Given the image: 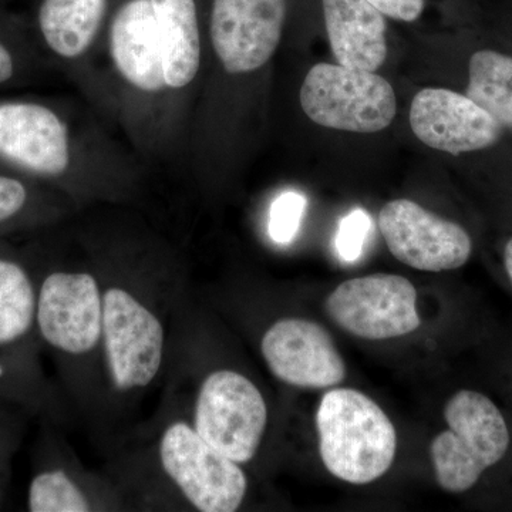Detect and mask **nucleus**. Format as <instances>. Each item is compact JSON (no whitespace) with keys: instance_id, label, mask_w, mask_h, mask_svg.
<instances>
[{"instance_id":"dca6fc26","label":"nucleus","mask_w":512,"mask_h":512,"mask_svg":"<svg viewBox=\"0 0 512 512\" xmlns=\"http://www.w3.org/2000/svg\"><path fill=\"white\" fill-rule=\"evenodd\" d=\"M30 512L127 511L126 498L106 473L87 471L74 456L62 454L30 480Z\"/></svg>"},{"instance_id":"9d476101","label":"nucleus","mask_w":512,"mask_h":512,"mask_svg":"<svg viewBox=\"0 0 512 512\" xmlns=\"http://www.w3.org/2000/svg\"><path fill=\"white\" fill-rule=\"evenodd\" d=\"M286 20V0H212L208 46L218 69L248 76L271 62Z\"/></svg>"},{"instance_id":"a211bd4d","label":"nucleus","mask_w":512,"mask_h":512,"mask_svg":"<svg viewBox=\"0 0 512 512\" xmlns=\"http://www.w3.org/2000/svg\"><path fill=\"white\" fill-rule=\"evenodd\" d=\"M466 96L512 130V57L494 50L474 53L468 66Z\"/></svg>"},{"instance_id":"20e7f679","label":"nucleus","mask_w":512,"mask_h":512,"mask_svg":"<svg viewBox=\"0 0 512 512\" xmlns=\"http://www.w3.org/2000/svg\"><path fill=\"white\" fill-rule=\"evenodd\" d=\"M36 284L37 333L55 360L64 394L79 416L110 431L103 289L82 235L77 234L76 256L53 265Z\"/></svg>"},{"instance_id":"39448f33","label":"nucleus","mask_w":512,"mask_h":512,"mask_svg":"<svg viewBox=\"0 0 512 512\" xmlns=\"http://www.w3.org/2000/svg\"><path fill=\"white\" fill-rule=\"evenodd\" d=\"M165 382L210 446L242 467L258 457L269 427V407L254 380L231 367L194 372L173 357Z\"/></svg>"},{"instance_id":"5701e85b","label":"nucleus","mask_w":512,"mask_h":512,"mask_svg":"<svg viewBox=\"0 0 512 512\" xmlns=\"http://www.w3.org/2000/svg\"><path fill=\"white\" fill-rule=\"evenodd\" d=\"M15 74V59L9 47L0 42V84L9 82Z\"/></svg>"},{"instance_id":"9b49d317","label":"nucleus","mask_w":512,"mask_h":512,"mask_svg":"<svg viewBox=\"0 0 512 512\" xmlns=\"http://www.w3.org/2000/svg\"><path fill=\"white\" fill-rule=\"evenodd\" d=\"M325 306L340 329L359 339L400 338L421 326L416 288L400 275L349 279L330 293Z\"/></svg>"},{"instance_id":"423d86ee","label":"nucleus","mask_w":512,"mask_h":512,"mask_svg":"<svg viewBox=\"0 0 512 512\" xmlns=\"http://www.w3.org/2000/svg\"><path fill=\"white\" fill-rule=\"evenodd\" d=\"M316 430L322 463L345 483H373L392 467L396 429L382 407L359 390L333 389L323 394Z\"/></svg>"},{"instance_id":"2eb2a0df","label":"nucleus","mask_w":512,"mask_h":512,"mask_svg":"<svg viewBox=\"0 0 512 512\" xmlns=\"http://www.w3.org/2000/svg\"><path fill=\"white\" fill-rule=\"evenodd\" d=\"M107 13L109 0H42L37 12L47 49L76 67L77 79L86 92L109 23Z\"/></svg>"},{"instance_id":"aec40b11","label":"nucleus","mask_w":512,"mask_h":512,"mask_svg":"<svg viewBox=\"0 0 512 512\" xmlns=\"http://www.w3.org/2000/svg\"><path fill=\"white\" fill-rule=\"evenodd\" d=\"M372 220L366 211L353 210L340 221L336 235V249L340 258L345 262H355L362 255L367 235H369Z\"/></svg>"},{"instance_id":"6ab92c4d","label":"nucleus","mask_w":512,"mask_h":512,"mask_svg":"<svg viewBox=\"0 0 512 512\" xmlns=\"http://www.w3.org/2000/svg\"><path fill=\"white\" fill-rule=\"evenodd\" d=\"M306 198L298 192H285L276 198L269 217V235L279 245H289L298 235Z\"/></svg>"},{"instance_id":"f8f14e48","label":"nucleus","mask_w":512,"mask_h":512,"mask_svg":"<svg viewBox=\"0 0 512 512\" xmlns=\"http://www.w3.org/2000/svg\"><path fill=\"white\" fill-rule=\"evenodd\" d=\"M379 229L394 258L417 271H453L473 252L466 229L406 198L384 205Z\"/></svg>"},{"instance_id":"1a4fd4ad","label":"nucleus","mask_w":512,"mask_h":512,"mask_svg":"<svg viewBox=\"0 0 512 512\" xmlns=\"http://www.w3.org/2000/svg\"><path fill=\"white\" fill-rule=\"evenodd\" d=\"M302 110L318 126L350 133H379L397 113L392 84L375 72L319 63L303 80Z\"/></svg>"},{"instance_id":"393cba45","label":"nucleus","mask_w":512,"mask_h":512,"mask_svg":"<svg viewBox=\"0 0 512 512\" xmlns=\"http://www.w3.org/2000/svg\"><path fill=\"white\" fill-rule=\"evenodd\" d=\"M0 399H6V400H9V399H8V397L3 396V394H2V393H0ZM10 402H12V400H10ZM12 403H13V402H12Z\"/></svg>"},{"instance_id":"0eeeda50","label":"nucleus","mask_w":512,"mask_h":512,"mask_svg":"<svg viewBox=\"0 0 512 512\" xmlns=\"http://www.w3.org/2000/svg\"><path fill=\"white\" fill-rule=\"evenodd\" d=\"M36 309L35 276L20 262L0 256V393L63 421L66 407L40 366Z\"/></svg>"},{"instance_id":"f3484780","label":"nucleus","mask_w":512,"mask_h":512,"mask_svg":"<svg viewBox=\"0 0 512 512\" xmlns=\"http://www.w3.org/2000/svg\"><path fill=\"white\" fill-rule=\"evenodd\" d=\"M330 47L340 66L377 72L387 57L384 15L367 0H322Z\"/></svg>"},{"instance_id":"f03ea898","label":"nucleus","mask_w":512,"mask_h":512,"mask_svg":"<svg viewBox=\"0 0 512 512\" xmlns=\"http://www.w3.org/2000/svg\"><path fill=\"white\" fill-rule=\"evenodd\" d=\"M79 234L103 289L111 423L167 379L178 319L192 291L181 255L156 232L119 224Z\"/></svg>"},{"instance_id":"b1692460","label":"nucleus","mask_w":512,"mask_h":512,"mask_svg":"<svg viewBox=\"0 0 512 512\" xmlns=\"http://www.w3.org/2000/svg\"><path fill=\"white\" fill-rule=\"evenodd\" d=\"M504 265L505 271H507L508 278H510L512 284V238L507 242V245H505Z\"/></svg>"},{"instance_id":"ddd939ff","label":"nucleus","mask_w":512,"mask_h":512,"mask_svg":"<svg viewBox=\"0 0 512 512\" xmlns=\"http://www.w3.org/2000/svg\"><path fill=\"white\" fill-rule=\"evenodd\" d=\"M275 379L298 389H328L346 377V365L328 330L296 316L272 322L259 342Z\"/></svg>"},{"instance_id":"4be33fe9","label":"nucleus","mask_w":512,"mask_h":512,"mask_svg":"<svg viewBox=\"0 0 512 512\" xmlns=\"http://www.w3.org/2000/svg\"><path fill=\"white\" fill-rule=\"evenodd\" d=\"M389 18L414 22L424 10V0H367Z\"/></svg>"},{"instance_id":"6e6552de","label":"nucleus","mask_w":512,"mask_h":512,"mask_svg":"<svg viewBox=\"0 0 512 512\" xmlns=\"http://www.w3.org/2000/svg\"><path fill=\"white\" fill-rule=\"evenodd\" d=\"M444 419L448 429L430 446L436 480L447 493H466L503 460L510 448V429L497 404L476 390L453 394Z\"/></svg>"},{"instance_id":"412c9836","label":"nucleus","mask_w":512,"mask_h":512,"mask_svg":"<svg viewBox=\"0 0 512 512\" xmlns=\"http://www.w3.org/2000/svg\"><path fill=\"white\" fill-rule=\"evenodd\" d=\"M30 192L18 178L0 175V225L19 218L29 207Z\"/></svg>"},{"instance_id":"7ed1b4c3","label":"nucleus","mask_w":512,"mask_h":512,"mask_svg":"<svg viewBox=\"0 0 512 512\" xmlns=\"http://www.w3.org/2000/svg\"><path fill=\"white\" fill-rule=\"evenodd\" d=\"M106 474L128 510L235 512L249 490L244 467L202 439L167 386L154 419L111 450Z\"/></svg>"},{"instance_id":"f257e3e1","label":"nucleus","mask_w":512,"mask_h":512,"mask_svg":"<svg viewBox=\"0 0 512 512\" xmlns=\"http://www.w3.org/2000/svg\"><path fill=\"white\" fill-rule=\"evenodd\" d=\"M204 60L195 0H123L111 15L92 100L96 93L144 163L187 165Z\"/></svg>"},{"instance_id":"a878e982","label":"nucleus","mask_w":512,"mask_h":512,"mask_svg":"<svg viewBox=\"0 0 512 512\" xmlns=\"http://www.w3.org/2000/svg\"><path fill=\"white\" fill-rule=\"evenodd\" d=\"M0 497H2V491H0Z\"/></svg>"},{"instance_id":"4468645a","label":"nucleus","mask_w":512,"mask_h":512,"mask_svg":"<svg viewBox=\"0 0 512 512\" xmlns=\"http://www.w3.org/2000/svg\"><path fill=\"white\" fill-rule=\"evenodd\" d=\"M410 126L421 143L444 153H473L494 146L503 126L466 94L424 89L410 106Z\"/></svg>"}]
</instances>
